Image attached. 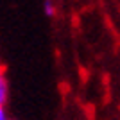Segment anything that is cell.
<instances>
[{"mask_svg":"<svg viewBox=\"0 0 120 120\" xmlns=\"http://www.w3.org/2000/svg\"><path fill=\"white\" fill-rule=\"evenodd\" d=\"M7 93H9V84L5 79V72L2 70L0 74V108H5L7 104Z\"/></svg>","mask_w":120,"mask_h":120,"instance_id":"obj_1","label":"cell"},{"mask_svg":"<svg viewBox=\"0 0 120 120\" xmlns=\"http://www.w3.org/2000/svg\"><path fill=\"white\" fill-rule=\"evenodd\" d=\"M0 120H11L7 116V113H5V108H0Z\"/></svg>","mask_w":120,"mask_h":120,"instance_id":"obj_3","label":"cell"},{"mask_svg":"<svg viewBox=\"0 0 120 120\" xmlns=\"http://www.w3.org/2000/svg\"><path fill=\"white\" fill-rule=\"evenodd\" d=\"M43 13H45V16H49V18H54L56 16L57 7H56L54 0H45V2H43Z\"/></svg>","mask_w":120,"mask_h":120,"instance_id":"obj_2","label":"cell"}]
</instances>
